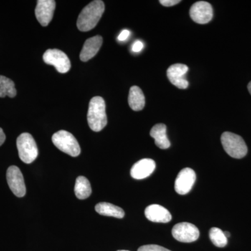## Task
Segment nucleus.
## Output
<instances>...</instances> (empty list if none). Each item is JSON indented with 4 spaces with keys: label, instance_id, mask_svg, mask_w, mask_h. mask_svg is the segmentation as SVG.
Wrapping results in <instances>:
<instances>
[{
    "label": "nucleus",
    "instance_id": "2eb2a0df",
    "mask_svg": "<svg viewBox=\"0 0 251 251\" xmlns=\"http://www.w3.org/2000/svg\"><path fill=\"white\" fill-rule=\"evenodd\" d=\"M103 38L100 36H95L85 41L80 54V59L82 62H87L93 58L101 47Z\"/></svg>",
    "mask_w": 251,
    "mask_h": 251
},
{
    "label": "nucleus",
    "instance_id": "0eeeda50",
    "mask_svg": "<svg viewBox=\"0 0 251 251\" xmlns=\"http://www.w3.org/2000/svg\"><path fill=\"white\" fill-rule=\"evenodd\" d=\"M172 234L180 242L191 243L198 240L200 232L194 225L184 222L175 225L172 230Z\"/></svg>",
    "mask_w": 251,
    "mask_h": 251
},
{
    "label": "nucleus",
    "instance_id": "7ed1b4c3",
    "mask_svg": "<svg viewBox=\"0 0 251 251\" xmlns=\"http://www.w3.org/2000/svg\"><path fill=\"white\" fill-rule=\"evenodd\" d=\"M221 143L226 153L232 158H244L247 154L248 148L242 137L230 132H225L221 135Z\"/></svg>",
    "mask_w": 251,
    "mask_h": 251
},
{
    "label": "nucleus",
    "instance_id": "b1692460",
    "mask_svg": "<svg viewBox=\"0 0 251 251\" xmlns=\"http://www.w3.org/2000/svg\"><path fill=\"white\" fill-rule=\"evenodd\" d=\"M162 5L165 6H173L181 2L179 0H161L159 1Z\"/></svg>",
    "mask_w": 251,
    "mask_h": 251
},
{
    "label": "nucleus",
    "instance_id": "9d476101",
    "mask_svg": "<svg viewBox=\"0 0 251 251\" xmlns=\"http://www.w3.org/2000/svg\"><path fill=\"white\" fill-rule=\"evenodd\" d=\"M190 16L194 22L198 24H206L212 19V6L206 1H198L191 6Z\"/></svg>",
    "mask_w": 251,
    "mask_h": 251
},
{
    "label": "nucleus",
    "instance_id": "a878e982",
    "mask_svg": "<svg viewBox=\"0 0 251 251\" xmlns=\"http://www.w3.org/2000/svg\"><path fill=\"white\" fill-rule=\"evenodd\" d=\"M5 140H6V135L4 134V130H2V128H0V146L3 145Z\"/></svg>",
    "mask_w": 251,
    "mask_h": 251
},
{
    "label": "nucleus",
    "instance_id": "6e6552de",
    "mask_svg": "<svg viewBox=\"0 0 251 251\" xmlns=\"http://www.w3.org/2000/svg\"><path fill=\"white\" fill-rule=\"evenodd\" d=\"M6 179L10 189L15 196L23 198L26 194V186L21 170L17 166H12L6 172Z\"/></svg>",
    "mask_w": 251,
    "mask_h": 251
},
{
    "label": "nucleus",
    "instance_id": "39448f33",
    "mask_svg": "<svg viewBox=\"0 0 251 251\" xmlns=\"http://www.w3.org/2000/svg\"><path fill=\"white\" fill-rule=\"evenodd\" d=\"M16 144L21 161L27 164L35 161L39 155V151L32 135L28 133H22L18 137Z\"/></svg>",
    "mask_w": 251,
    "mask_h": 251
},
{
    "label": "nucleus",
    "instance_id": "a211bd4d",
    "mask_svg": "<svg viewBox=\"0 0 251 251\" xmlns=\"http://www.w3.org/2000/svg\"><path fill=\"white\" fill-rule=\"evenodd\" d=\"M96 211L100 215L112 216L122 219L125 216V211L122 208L108 202H100L95 206Z\"/></svg>",
    "mask_w": 251,
    "mask_h": 251
},
{
    "label": "nucleus",
    "instance_id": "6ab92c4d",
    "mask_svg": "<svg viewBox=\"0 0 251 251\" xmlns=\"http://www.w3.org/2000/svg\"><path fill=\"white\" fill-rule=\"evenodd\" d=\"M75 196L80 200L87 199L92 193V187L89 180L83 176H80L75 181L74 188Z\"/></svg>",
    "mask_w": 251,
    "mask_h": 251
},
{
    "label": "nucleus",
    "instance_id": "f8f14e48",
    "mask_svg": "<svg viewBox=\"0 0 251 251\" xmlns=\"http://www.w3.org/2000/svg\"><path fill=\"white\" fill-rule=\"evenodd\" d=\"M188 70V67L185 64H173L167 70V75L173 85L177 88L184 90L189 85L186 79V74Z\"/></svg>",
    "mask_w": 251,
    "mask_h": 251
},
{
    "label": "nucleus",
    "instance_id": "f03ea898",
    "mask_svg": "<svg viewBox=\"0 0 251 251\" xmlns=\"http://www.w3.org/2000/svg\"><path fill=\"white\" fill-rule=\"evenodd\" d=\"M87 122L91 129L95 132L100 131L108 123L105 103L100 97H93L91 99L87 112Z\"/></svg>",
    "mask_w": 251,
    "mask_h": 251
},
{
    "label": "nucleus",
    "instance_id": "bb28decb",
    "mask_svg": "<svg viewBox=\"0 0 251 251\" xmlns=\"http://www.w3.org/2000/svg\"><path fill=\"white\" fill-rule=\"evenodd\" d=\"M248 90H249V92H250L251 95V81L249 82V85H248Z\"/></svg>",
    "mask_w": 251,
    "mask_h": 251
},
{
    "label": "nucleus",
    "instance_id": "4468645a",
    "mask_svg": "<svg viewBox=\"0 0 251 251\" xmlns=\"http://www.w3.org/2000/svg\"><path fill=\"white\" fill-rule=\"evenodd\" d=\"M145 216L149 221L155 223L170 222L172 215L170 211L159 204H151L145 210Z\"/></svg>",
    "mask_w": 251,
    "mask_h": 251
},
{
    "label": "nucleus",
    "instance_id": "1a4fd4ad",
    "mask_svg": "<svg viewBox=\"0 0 251 251\" xmlns=\"http://www.w3.org/2000/svg\"><path fill=\"white\" fill-rule=\"evenodd\" d=\"M196 180V173L191 168L181 170L175 180V191L179 195L187 194L192 189Z\"/></svg>",
    "mask_w": 251,
    "mask_h": 251
},
{
    "label": "nucleus",
    "instance_id": "5701e85b",
    "mask_svg": "<svg viewBox=\"0 0 251 251\" xmlns=\"http://www.w3.org/2000/svg\"><path fill=\"white\" fill-rule=\"evenodd\" d=\"M143 43L140 41H136L132 46V50L134 52H140L143 49Z\"/></svg>",
    "mask_w": 251,
    "mask_h": 251
},
{
    "label": "nucleus",
    "instance_id": "4be33fe9",
    "mask_svg": "<svg viewBox=\"0 0 251 251\" xmlns=\"http://www.w3.org/2000/svg\"><path fill=\"white\" fill-rule=\"evenodd\" d=\"M138 251H171L162 247L161 246L155 245V244H150V245H145L140 247Z\"/></svg>",
    "mask_w": 251,
    "mask_h": 251
},
{
    "label": "nucleus",
    "instance_id": "f3484780",
    "mask_svg": "<svg viewBox=\"0 0 251 251\" xmlns=\"http://www.w3.org/2000/svg\"><path fill=\"white\" fill-rule=\"evenodd\" d=\"M128 104L132 110L140 111L145 105V98L143 91L138 86L130 87L128 95Z\"/></svg>",
    "mask_w": 251,
    "mask_h": 251
},
{
    "label": "nucleus",
    "instance_id": "20e7f679",
    "mask_svg": "<svg viewBox=\"0 0 251 251\" xmlns=\"http://www.w3.org/2000/svg\"><path fill=\"white\" fill-rule=\"evenodd\" d=\"M52 141L56 148L67 154L73 157L80 155L81 150L78 142L74 135L67 130H61L54 133Z\"/></svg>",
    "mask_w": 251,
    "mask_h": 251
},
{
    "label": "nucleus",
    "instance_id": "423d86ee",
    "mask_svg": "<svg viewBox=\"0 0 251 251\" xmlns=\"http://www.w3.org/2000/svg\"><path fill=\"white\" fill-rule=\"evenodd\" d=\"M43 59L46 64L54 66L60 74H66L69 72L72 66L67 54L58 49L47 50L44 52Z\"/></svg>",
    "mask_w": 251,
    "mask_h": 251
},
{
    "label": "nucleus",
    "instance_id": "c85d7f7f",
    "mask_svg": "<svg viewBox=\"0 0 251 251\" xmlns=\"http://www.w3.org/2000/svg\"><path fill=\"white\" fill-rule=\"evenodd\" d=\"M124 251V250H122V251Z\"/></svg>",
    "mask_w": 251,
    "mask_h": 251
},
{
    "label": "nucleus",
    "instance_id": "ddd939ff",
    "mask_svg": "<svg viewBox=\"0 0 251 251\" xmlns=\"http://www.w3.org/2000/svg\"><path fill=\"white\" fill-rule=\"evenodd\" d=\"M156 168V163L150 158H143L137 162L130 170V175L135 179H143L150 176Z\"/></svg>",
    "mask_w": 251,
    "mask_h": 251
},
{
    "label": "nucleus",
    "instance_id": "412c9836",
    "mask_svg": "<svg viewBox=\"0 0 251 251\" xmlns=\"http://www.w3.org/2000/svg\"><path fill=\"white\" fill-rule=\"evenodd\" d=\"M209 238L211 242L219 248H224L227 244V238L225 236L224 232L218 227H212L209 231Z\"/></svg>",
    "mask_w": 251,
    "mask_h": 251
},
{
    "label": "nucleus",
    "instance_id": "dca6fc26",
    "mask_svg": "<svg viewBox=\"0 0 251 251\" xmlns=\"http://www.w3.org/2000/svg\"><path fill=\"white\" fill-rule=\"evenodd\" d=\"M150 135L154 139L155 144L158 148L166 150L171 147V142L167 136V127L163 124L153 126L150 131Z\"/></svg>",
    "mask_w": 251,
    "mask_h": 251
},
{
    "label": "nucleus",
    "instance_id": "cd10ccee",
    "mask_svg": "<svg viewBox=\"0 0 251 251\" xmlns=\"http://www.w3.org/2000/svg\"><path fill=\"white\" fill-rule=\"evenodd\" d=\"M225 236H226V237L229 238L230 237V234H229V232H224Z\"/></svg>",
    "mask_w": 251,
    "mask_h": 251
},
{
    "label": "nucleus",
    "instance_id": "aec40b11",
    "mask_svg": "<svg viewBox=\"0 0 251 251\" xmlns=\"http://www.w3.org/2000/svg\"><path fill=\"white\" fill-rule=\"evenodd\" d=\"M17 94L14 82L11 79L0 75V98L9 97L14 98Z\"/></svg>",
    "mask_w": 251,
    "mask_h": 251
},
{
    "label": "nucleus",
    "instance_id": "f257e3e1",
    "mask_svg": "<svg viewBox=\"0 0 251 251\" xmlns=\"http://www.w3.org/2000/svg\"><path fill=\"white\" fill-rule=\"evenodd\" d=\"M105 11L103 1L95 0L82 10L77 21V27L81 31L92 30L98 24Z\"/></svg>",
    "mask_w": 251,
    "mask_h": 251
},
{
    "label": "nucleus",
    "instance_id": "393cba45",
    "mask_svg": "<svg viewBox=\"0 0 251 251\" xmlns=\"http://www.w3.org/2000/svg\"><path fill=\"white\" fill-rule=\"evenodd\" d=\"M130 36V31L127 30V29H125L120 33V35L118 36V41H125Z\"/></svg>",
    "mask_w": 251,
    "mask_h": 251
},
{
    "label": "nucleus",
    "instance_id": "9b49d317",
    "mask_svg": "<svg viewBox=\"0 0 251 251\" xmlns=\"http://www.w3.org/2000/svg\"><path fill=\"white\" fill-rule=\"evenodd\" d=\"M56 2L53 0H39L35 9V15L38 22L43 27L49 25L53 18Z\"/></svg>",
    "mask_w": 251,
    "mask_h": 251
}]
</instances>
